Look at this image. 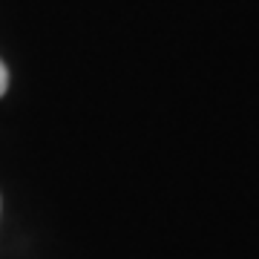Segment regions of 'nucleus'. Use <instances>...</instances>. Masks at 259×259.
<instances>
[{
	"label": "nucleus",
	"instance_id": "f257e3e1",
	"mask_svg": "<svg viewBox=\"0 0 259 259\" xmlns=\"http://www.w3.org/2000/svg\"><path fill=\"white\" fill-rule=\"evenodd\" d=\"M6 87H9V72H6V66L0 61V95L6 93Z\"/></svg>",
	"mask_w": 259,
	"mask_h": 259
}]
</instances>
